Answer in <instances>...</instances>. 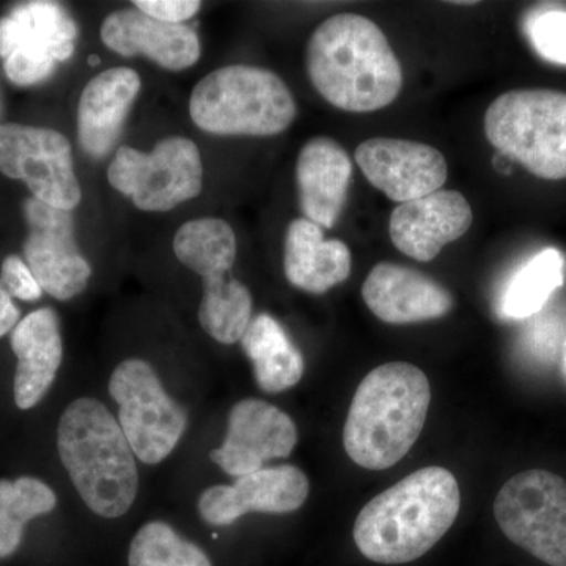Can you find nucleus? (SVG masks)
<instances>
[{
  "mask_svg": "<svg viewBox=\"0 0 566 566\" xmlns=\"http://www.w3.org/2000/svg\"><path fill=\"white\" fill-rule=\"evenodd\" d=\"M241 345L251 359L256 385L263 392H285L303 379V353L273 316L256 315L245 329Z\"/></svg>",
  "mask_w": 566,
  "mask_h": 566,
  "instance_id": "obj_23",
  "label": "nucleus"
},
{
  "mask_svg": "<svg viewBox=\"0 0 566 566\" xmlns=\"http://www.w3.org/2000/svg\"><path fill=\"white\" fill-rule=\"evenodd\" d=\"M0 172L25 182L33 199L73 211L82 200L73 148L65 134L41 126L0 125Z\"/></svg>",
  "mask_w": 566,
  "mask_h": 566,
  "instance_id": "obj_11",
  "label": "nucleus"
},
{
  "mask_svg": "<svg viewBox=\"0 0 566 566\" xmlns=\"http://www.w3.org/2000/svg\"><path fill=\"white\" fill-rule=\"evenodd\" d=\"M128 566H212L202 547L182 538L164 521H151L134 535Z\"/></svg>",
  "mask_w": 566,
  "mask_h": 566,
  "instance_id": "obj_27",
  "label": "nucleus"
},
{
  "mask_svg": "<svg viewBox=\"0 0 566 566\" xmlns=\"http://www.w3.org/2000/svg\"><path fill=\"white\" fill-rule=\"evenodd\" d=\"M460 506V486L449 469H419L364 506L354 523V543L376 564H409L438 545Z\"/></svg>",
  "mask_w": 566,
  "mask_h": 566,
  "instance_id": "obj_2",
  "label": "nucleus"
},
{
  "mask_svg": "<svg viewBox=\"0 0 566 566\" xmlns=\"http://www.w3.org/2000/svg\"><path fill=\"white\" fill-rule=\"evenodd\" d=\"M189 114L197 128L214 136L271 137L292 126L297 106L273 71L229 65L211 71L193 87Z\"/></svg>",
  "mask_w": 566,
  "mask_h": 566,
  "instance_id": "obj_5",
  "label": "nucleus"
},
{
  "mask_svg": "<svg viewBox=\"0 0 566 566\" xmlns=\"http://www.w3.org/2000/svg\"><path fill=\"white\" fill-rule=\"evenodd\" d=\"M565 259L557 249H545L524 264L506 286L502 314L523 319L542 311L557 289L564 285Z\"/></svg>",
  "mask_w": 566,
  "mask_h": 566,
  "instance_id": "obj_26",
  "label": "nucleus"
},
{
  "mask_svg": "<svg viewBox=\"0 0 566 566\" xmlns=\"http://www.w3.org/2000/svg\"><path fill=\"white\" fill-rule=\"evenodd\" d=\"M296 182L305 219L322 229H334L352 188V158L331 137H314L297 156Z\"/></svg>",
  "mask_w": 566,
  "mask_h": 566,
  "instance_id": "obj_20",
  "label": "nucleus"
},
{
  "mask_svg": "<svg viewBox=\"0 0 566 566\" xmlns=\"http://www.w3.org/2000/svg\"><path fill=\"white\" fill-rule=\"evenodd\" d=\"M354 159L371 186L400 205L441 191L449 178L444 155L422 142L374 137Z\"/></svg>",
  "mask_w": 566,
  "mask_h": 566,
  "instance_id": "obj_13",
  "label": "nucleus"
},
{
  "mask_svg": "<svg viewBox=\"0 0 566 566\" xmlns=\"http://www.w3.org/2000/svg\"><path fill=\"white\" fill-rule=\"evenodd\" d=\"M20 308L14 305L10 293L0 283V337L13 333L14 327L20 323Z\"/></svg>",
  "mask_w": 566,
  "mask_h": 566,
  "instance_id": "obj_31",
  "label": "nucleus"
},
{
  "mask_svg": "<svg viewBox=\"0 0 566 566\" xmlns=\"http://www.w3.org/2000/svg\"><path fill=\"white\" fill-rule=\"evenodd\" d=\"M352 268V251L344 241L324 240L322 227L305 218L290 223L283 270L294 289L312 294L329 292L349 277Z\"/></svg>",
  "mask_w": 566,
  "mask_h": 566,
  "instance_id": "obj_22",
  "label": "nucleus"
},
{
  "mask_svg": "<svg viewBox=\"0 0 566 566\" xmlns=\"http://www.w3.org/2000/svg\"><path fill=\"white\" fill-rule=\"evenodd\" d=\"M109 394L134 455L145 464L166 460L188 428V412L166 392L155 368L142 359L123 360L111 376Z\"/></svg>",
  "mask_w": 566,
  "mask_h": 566,
  "instance_id": "obj_9",
  "label": "nucleus"
},
{
  "mask_svg": "<svg viewBox=\"0 0 566 566\" xmlns=\"http://www.w3.org/2000/svg\"><path fill=\"white\" fill-rule=\"evenodd\" d=\"M80 36L76 21L57 2H22L0 18V59L11 84L32 87L50 80L73 57Z\"/></svg>",
  "mask_w": 566,
  "mask_h": 566,
  "instance_id": "obj_10",
  "label": "nucleus"
},
{
  "mask_svg": "<svg viewBox=\"0 0 566 566\" xmlns=\"http://www.w3.org/2000/svg\"><path fill=\"white\" fill-rule=\"evenodd\" d=\"M474 222L463 193L441 191L398 205L390 214L389 234L395 248L417 262H431L447 244L460 240Z\"/></svg>",
  "mask_w": 566,
  "mask_h": 566,
  "instance_id": "obj_16",
  "label": "nucleus"
},
{
  "mask_svg": "<svg viewBox=\"0 0 566 566\" xmlns=\"http://www.w3.org/2000/svg\"><path fill=\"white\" fill-rule=\"evenodd\" d=\"M494 517L510 542L549 566H566V480L543 469L501 488Z\"/></svg>",
  "mask_w": 566,
  "mask_h": 566,
  "instance_id": "obj_8",
  "label": "nucleus"
},
{
  "mask_svg": "<svg viewBox=\"0 0 566 566\" xmlns=\"http://www.w3.org/2000/svg\"><path fill=\"white\" fill-rule=\"evenodd\" d=\"M133 7L167 24H185L199 13L202 2L199 0H136Z\"/></svg>",
  "mask_w": 566,
  "mask_h": 566,
  "instance_id": "obj_30",
  "label": "nucleus"
},
{
  "mask_svg": "<svg viewBox=\"0 0 566 566\" xmlns=\"http://www.w3.org/2000/svg\"><path fill=\"white\" fill-rule=\"evenodd\" d=\"M296 444L292 417L268 401L245 398L230 409L223 444L210 457L226 474L238 479L260 471L266 461L289 458Z\"/></svg>",
  "mask_w": 566,
  "mask_h": 566,
  "instance_id": "obj_14",
  "label": "nucleus"
},
{
  "mask_svg": "<svg viewBox=\"0 0 566 566\" xmlns=\"http://www.w3.org/2000/svg\"><path fill=\"white\" fill-rule=\"evenodd\" d=\"M565 365H566V342H565Z\"/></svg>",
  "mask_w": 566,
  "mask_h": 566,
  "instance_id": "obj_34",
  "label": "nucleus"
},
{
  "mask_svg": "<svg viewBox=\"0 0 566 566\" xmlns=\"http://www.w3.org/2000/svg\"><path fill=\"white\" fill-rule=\"evenodd\" d=\"M364 303L387 324H415L438 319L452 312V293L430 275L403 266L376 264L363 285Z\"/></svg>",
  "mask_w": 566,
  "mask_h": 566,
  "instance_id": "obj_17",
  "label": "nucleus"
},
{
  "mask_svg": "<svg viewBox=\"0 0 566 566\" xmlns=\"http://www.w3.org/2000/svg\"><path fill=\"white\" fill-rule=\"evenodd\" d=\"M28 222L24 260L43 292L70 301L87 289L92 264L82 255L71 211L57 210L29 197L22 207Z\"/></svg>",
  "mask_w": 566,
  "mask_h": 566,
  "instance_id": "obj_12",
  "label": "nucleus"
},
{
  "mask_svg": "<svg viewBox=\"0 0 566 566\" xmlns=\"http://www.w3.org/2000/svg\"><path fill=\"white\" fill-rule=\"evenodd\" d=\"M0 283L11 297H18L25 303H35L43 296V289L33 275L31 268L24 259L18 255H9L3 260Z\"/></svg>",
  "mask_w": 566,
  "mask_h": 566,
  "instance_id": "obj_29",
  "label": "nucleus"
},
{
  "mask_svg": "<svg viewBox=\"0 0 566 566\" xmlns=\"http://www.w3.org/2000/svg\"><path fill=\"white\" fill-rule=\"evenodd\" d=\"M55 505L57 495L39 479H0V558L13 556L20 549L25 524L50 515Z\"/></svg>",
  "mask_w": 566,
  "mask_h": 566,
  "instance_id": "obj_25",
  "label": "nucleus"
},
{
  "mask_svg": "<svg viewBox=\"0 0 566 566\" xmlns=\"http://www.w3.org/2000/svg\"><path fill=\"white\" fill-rule=\"evenodd\" d=\"M307 73L327 103L357 114L385 109L403 87V70L385 32L354 13L335 14L315 29Z\"/></svg>",
  "mask_w": 566,
  "mask_h": 566,
  "instance_id": "obj_1",
  "label": "nucleus"
},
{
  "mask_svg": "<svg viewBox=\"0 0 566 566\" xmlns=\"http://www.w3.org/2000/svg\"><path fill=\"white\" fill-rule=\"evenodd\" d=\"M93 59H91L92 65H95V63H98V59H96V55H92Z\"/></svg>",
  "mask_w": 566,
  "mask_h": 566,
  "instance_id": "obj_32",
  "label": "nucleus"
},
{
  "mask_svg": "<svg viewBox=\"0 0 566 566\" xmlns=\"http://www.w3.org/2000/svg\"><path fill=\"white\" fill-rule=\"evenodd\" d=\"M491 145L543 180L566 178V93L549 88L506 92L490 104Z\"/></svg>",
  "mask_w": 566,
  "mask_h": 566,
  "instance_id": "obj_6",
  "label": "nucleus"
},
{
  "mask_svg": "<svg viewBox=\"0 0 566 566\" xmlns=\"http://www.w3.org/2000/svg\"><path fill=\"white\" fill-rule=\"evenodd\" d=\"M63 468L84 504L96 515L117 520L139 491V469L120 423L95 398L82 397L63 411L57 427Z\"/></svg>",
  "mask_w": 566,
  "mask_h": 566,
  "instance_id": "obj_4",
  "label": "nucleus"
},
{
  "mask_svg": "<svg viewBox=\"0 0 566 566\" xmlns=\"http://www.w3.org/2000/svg\"><path fill=\"white\" fill-rule=\"evenodd\" d=\"M17 356L14 403L22 411L35 408L46 397L63 359L61 319L50 307L22 318L10 338Z\"/></svg>",
  "mask_w": 566,
  "mask_h": 566,
  "instance_id": "obj_21",
  "label": "nucleus"
},
{
  "mask_svg": "<svg viewBox=\"0 0 566 566\" xmlns=\"http://www.w3.org/2000/svg\"><path fill=\"white\" fill-rule=\"evenodd\" d=\"M430 401V382L419 367L379 365L354 394L344 428L346 453L368 471L392 468L422 433Z\"/></svg>",
  "mask_w": 566,
  "mask_h": 566,
  "instance_id": "obj_3",
  "label": "nucleus"
},
{
  "mask_svg": "<svg viewBox=\"0 0 566 566\" xmlns=\"http://www.w3.org/2000/svg\"><path fill=\"white\" fill-rule=\"evenodd\" d=\"M140 88L139 73L128 66L103 71L87 82L77 106V139L91 158L103 159L114 150Z\"/></svg>",
  "mask_w": 566,
  "mask_h": 566,
  "instance_id": "obj_19",
  "label": "nucleus"
},
{
  "mask_svg": "<svg viewBox=\"0 0 566 566\" xmlns=\"http://www.w3.org/2000/svg\"><path fill=\"white\" fill-rule=\"evenodd\" d=\"M104 46L123 57L144 55L169 71L191 69L199 62L202 44L186 24H167L136 7L112 11L102 25Z\"/></svg>",
  "mask_w": 566,
  "mask_h": 566,
  "instance_id": "obj_18",
  "label": "nucleus"
},
{
  "mask_svg": "<svg viewBox=\"0 0 566 566\" xmlns=\"http://www.w3.org/2000/svg\"><path fill=\"white\" fill-rule=\"evenodd\" d=\"M174 252L182 266L203 279V285H211L230 277L237 262V234L223 219H193L175 233Z\"/></svg>",
  "mask_w": 566,
  "mask_h": 566,
  "instance_id": "obj_24",
  "label": "nucleus"
},
{
  "mask_svg": "<svg viewBox=\"0 0 566 566\" xmlns=\"http://www.w3.org/2000/svg\"><path fill=\"white\" fill-rule=\"evenodd\" d=\"M534 50L547 62L566 65V9L542 7L524 22Z\"/></svg>",
  "mask_w": 566,
  "mask_h": 566,
  "instance_id": "obj_28",
  "label": "nucleus"
},
{
  "mask_svg": "<svg viewBox=\"0 0 566 566\" xmlns=\"http://www.w3.org/2000/svg\"><path fill=\"white\" fill-rule=\"evenodd\" d=\"M107 180L115 191L132 199L137 210L170 211L202 192V155L196 142L182 136L159 140L150 153L122 145Z\"/></svg>",
  "mask_w": 566,
  "mask_h": 566,
  "instance_id": "obj_7",
  "label": "nucleus"
},
{
  "mask_svg": "<svg viewBox=\"0 0 566 566\" xmlns=\"http://www.w3.org/2000/svg\"><path fill=\"white\" fill-rule=\"evenodd\" d=\"M0 117H2V93H0Z\"/></svg>",
  "mask_w": 566,
  "mask_h": 566,
  "instance_id": "obj_33",
  "label": "nucleus"
},
{
  "mask_svg": "<svg viewBox=\"0 0 566 566\" xmlns=\"http://www.w3.org/2000/svg\"><path fill=\"white\" fill-rule=\"evenodd\" d=\"M311 482L296 465L263 468L238 476L233 485L208 488L199 497V513L210 526H232L248 513L286 515L307 501Z\"/></svg>",
  "mask_w": 566,
  "mask_h": 566,
  "instance_id": "obj_15",
  "label": "nucleus"
}]
</instances>
